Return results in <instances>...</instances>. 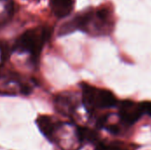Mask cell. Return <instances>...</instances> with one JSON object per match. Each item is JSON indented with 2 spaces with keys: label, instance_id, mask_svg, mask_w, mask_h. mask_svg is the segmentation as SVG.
<instances>
[{
  "label": "cell",
  "instance_id": "obj_1",
  "mask_svg": "<svg viewBox=\"0 0 151 150\" xmlns=\"http://www.w3.org/2000/svg\"><path fill=\"white\" fill-rule=\"evenodd\" d=\"M111 27L109 11L102 9L96 12L88 11L76 16L72 20L63 24L59 30V34H66L80 29L89 34L101 35L108 34Z\"/></svg>",
  "mask_w": 151,
  "mask_h": 150
},
{
  "label": "cell",
  "instance_id": "obj_2",
  "mask_svg": "<svg viewBox=\"0 0 151 150\" xmlns=\"http://www.w3.org/2000/svg\"><path fill=\"white\" fill-rule=\"evenodd\" d=\"M81 103L89 115H96L99 111L116 108L119 100L107 89L85 84L82 86Z\"/></svg>",
  "mask_w": 151,
  "mask_h": 150
},
{
  "label": "cell",
  "instance_id": "obj_3",
  "mask_svg": "<svg viewBox=\"0 0 151 150\" xmlns=\"http://www.w3.org/2000/svg\"><path fill=\"white\" fill-rule=\"evenodd\" d=\"M51 35V28L39 27L23 33L15 42L13 50L20 53H28L34 60L38 59L44 44Z\"/></svg>",
  "mask_w": 151,
  "mask_h": 150
},
{
  "label": "cell",
  "instance_id": "obj_4",
  "mask_svg": "<svg viewBox=\"0 0 151 150\" xmlns=\"http://www.w3.org/2000/svg\"><path fill=\"white\" fill-rule=\"evenodd\" d=\"M116 108L118 119L124 127L134 126L145 115L142 103H136L131 100L119 101Z\"/></svg>",
  "mask_w": 151,
  "mask_h": 150
},
{
  "label": "cell",
  "instance_id": "obj_5",
  "mask_svg": "<svg viewBox=\"0 0 151 150\" xmlns=\"http://www.w3.org/2000/svg\"><path fill=\"white\" fill-rule=\"evenodd\" d=\"M54 105L56 111L63 116L71 118L78 106V102L74 95L68 92H63L56 95L54 99Z\"/></svg>",
  "mask_w": 151,
  "mask_h": 150
},
{
  "label": "cell",
  "instance_id": "obj_6",
  "mask_svg": "<svg viewBox=\"0 0 151 150\" xmlns=\"http://www.w3.org/2000/svg\"><path fill=\"white\" fill-rule=\"evenodd\" d=\"M36 125L46 139L52 142L57 141V136L58 132L61 130L62 123L50 116L42 115L37 118Z\"/></svg>",
  "mask_w": 151,
  "mask_h": 150
},
{
  "label": "cell",
  "instance_id": "obj_7",
  "mask_svg": "<svg viewBox=\"0 0 151 150\" xmlns=\"http://www.w3.org/2000/svg\"><path fill=\"white\" fill-rule=\"evenodd\" d=\"M75 0H50L53 13L58 18L66 17L73 9Z\"/></svg>",
  "mask_w": 151,
  "mask_h": 150
},
{
  "label": "cell",
  "instance_id": "obj_8",
  "mask_svg": "<svg viewBox=\"0 0 151 150\" xmlns=\"http://www.w3.org/2000/svg\"><path fill=\"white\" fill-rule=\"evenodd\" d=\"M96 150H128L123 145L116 142L105 143L102 141H97L96 143Z\"/></svg>",
  "mask_w": 151,
  "mask_h": 150
},
{
  "label": "cell",
  "instance_id": "obj_9",
  "mask_svg": "<svg viewBox=\"0 0 151 150\" xmlns=\"http://www.w3.org/2000/svg\"><path fill=\"white\" fill-rule=\"evenodd\" d=\"M10 55V50L8 47V44L4 42L0 41V57L3 60L8 58Z\"/></svg>",
  "mask_w": 151,
  "mask_h": 150
},
{
  "label": "cell",
  "instance_id": "obj_10",
  "mask_svg": "<svg viewBox=\"0 0 151 150\" xmlns=\"http://www.w3.org/2000/svg\"><path fill=\"white\" fill-rule=\"evenodd\" d=\"M144 114L151 117V102H142Z\"/></svg>",
  "mask_w": 151,
  "mask_h": 150
}]
</instances>
